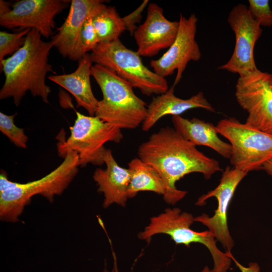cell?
I'll return each instance as SVG.
<instances>
[{"label": "cell", "instance_id": "18", "mask_svg": "<svg viewBox=\"0 0 272 272\" xmlns=\"http://www.w3.org/2000/svg\"><path fill=\"white\" fill-rule=\"evenodd\" d=\"M172 86L165 93L154 97L148 106L147 116L142 123V130L149 131L162 117L180 115L188 110L202 108L214 112V108L201 91L190 98L183 99L175 96Z\"/></svg>", "mask_w": 272, "mask_h": 272}, {"label": "cell", "instance_id": "2", "mask_svg": "<svg viewBox=\"0 0 272 272\" xmlns=\"http://www.w3.org/2000/svg\"><path fill=\"white\" fill-rule=\"evenodd\" d=\"M38 31L32 29L24 45L16 53L0 61L5 80L0 90V99L12 98L18 107L27 92L39 97L46 103L51 92L45 79L49 72L55 73L48 62V56L54 47L52 40L44 41Z\"/></svg>", "mask_w": 272, "mask_h": 272}, {"label": "cell", "instance_id": "10", "mask_svg": "<svg viewBox=\"0 0 272 272\" xmlns=\"http://www.w3.org/2000/svg\"><path fill=\"white\" fill-rule=\"evenodd\" d=\"M227 21L235 33V48L229 61L218 69L238 74L239 77L248 75L258 70L254 49L262 34V29L251 16L248 8L242 4L233 7Z\"/></svg>", "mask_w": 272, "mask_h": 272}, {"label": "cell", "instance_id": "3", "mask_svg": "<svg viewBox=\"0 0 272 272\" xmlns=\"http://www.w3.org/2000/svg\"><path fill=\"white\" fill-rule=\"evenodd\" d=\"M79 156L69 152L62 162L44 177L26 183L13 182L4 170L0 173V219L15 223L23 212L31 198L40 195L49 202L55 196L61 194L68 187L79 171Z\"/></svg>", "mask_w": 272, "mask_h": 272}, {"label": "cell", "instance_id": "25", "mask_svg": "<svg viewBox=\"0 0 272 272\" xmlns=\"http://www.w3.org/2000/svg\"><path fill=\"white\" fill-rule=\"evenodd\" d=\"M95 15H91L86 19L81 31V44L83 50L85 54L92 51L99 43L93 23V17Z\"/></svg>", "mask_w": 272, "mask_h": 272}, {"label": "cell", "instance_id": "16", "mask_svg": "<svg viewBox=\"0 0 272 272\" xmlns=\"http://www.w3.org/2000/svg\"><path fill=\"white\" fill-rule=\"evenodd\" d=\"M104 164L106 168L96 169L93 175L98 186V191L104 196L103 207L107 208L113 203L124 207L128 198L130 171L128 168L118 164L110 149L106 151Z\"/></svg>", "mask_w": 272, "mask_h": 272}, {"label": "cell", "instance_id": "4", "mask_svg": "<svg viewBox=\"0 0 272 272\" xmlns=\"http://www.w3.org/2000/svg\"><path fill=\"white\" fill-rule=\"evenodd\" d=\"M91 75L103 96L95 116L120 129H134L143 123L148 106L134 94L131 84L113 71L97 64L92 65Z\"/></svg>", "mask_w": 272, "mask_h": 272}, {"label": "cell", "instance_id": "14", "mask_svg": "<svg viewBox=\"0 0 272 272\" xmlns=\"http://www.w3.org/2000/svg\"><path fill=\"white\" fill-rule=\"evenodd\" d=\"M105 5L101 0H72L68 15L52 37L54 47L63 57L80 60L86 54L81 41L83 25L90 16L97 14Z\"/></svg>", "mask_w": 272, "mask_h": 272}, {"label": "cell", "instance_id": "13", "mask_svg": "<svg viewBox=\"0 0 272 272\" xmlns=\"http://www.w3.org/2000/svg\"><path fill=\"white\" fill-rule=\"evenodd\" d=\"M197 18L194 14L188 18L180 15L179 29L176 38L159 58L152 60L150 65L159 76L165 78L177 71L173 86L181 80L188 63L197 61L201 56L199 46L195 40Z\"/></svg>", "mask_w": 272, "mask_h": 272}, {"label": "cell", "instance_id": "28", "mask_svg": "<svg viewBox=\"0 0 272 272\" xmlns=\"http://www.w3.org/2000/svg\"><path fill=\"white\" fill-rule=\"evenodd\" d=\"M12 5L10 2L4 0L0 1V16L9 13L12 8Z\"/></svg>", "mask_w": 272, "mask_h": 272}, {"label": "cell", "instance_id": "17", "mask_svg": "<svg viewBox=\"0 0 272 272\" xmlns=\"http://www.w3.org/2000/svg\"><path fill=\"white\" fill-rule=\"evenodd\" d=\"M92 61L86 53L80 60L77 69L67 74L51 75L48 79L69 91L75 98L78 107L86 109L95 116L99 100L95 97L91 85Z\"/></svg>", "mask_w": 272, "mask_h": 272}, {"label": "cell", "instance_id": "6", "mask_svg": "<svg viewBox=\"0 0 272 272\" xmlns=\"http://www.w3.org/2000/svg\"><path fill=\"white\" fill-rule=\"evenodd\" d=\"M76 112L69 137L66 140L60 139L57 143L58 156L63 158L67 152H75L78 155L80 166L88 164L101 166L104 164L105 144L119 143L123 138L121 130L96 116Z\"/></svg>", "mask_w": 272, "mask_h": 272}, {"label": "cell", "instance_id": "15", "mask_svg": "<svg viewBox=\"0 0 272 272\" xmlns=\"http://www.w3.org/2000/svg\"><path fill=\"white\" fill-rule=\"evenodd\" d=\"M147 10L145 21L133 35L139 55L152 57L171 46L177 35L179 23L168 20L163 9L155 3H150Z\"/></svg>", "mask_w": 272, "mask_h": 272}, {"label": "cell", "instance_id": "24", "mask_svg": "<svg viewBox=\"0 0 272 272\" xmlns=\"http://www.w3.org/2000/svg\"><path fill=\"white\" fill-rule=\"evenodd\" d=\"M248 10L253 18L261 27L272 26V10L268 0H249Z\"/></svg>", "mask_w": 272, "mask_h": 272}, {"label": "cell", "instance_id": "23", "mask_svg": "<svg viewBox=\"0 0 272 272\" xmlns=\"http://www.w3.org/2000/svg\"><path fill=\"white\" fill-rule=\"evenodd\" d=\"M30 30L27 29L16 33L0 31V61L6 56L14 54L24 45Z\"/></svg>", "mask_w": 272, "mask_h": 272}, {"label": "cell", "instance_id": "30", "mask_svg": "<svg viewBox=\"0 0 272 272\" xmlns=\"http://www.w3.org/2000/svg\"><path fill=\"white\" fill-rule=\"evenodd\" d=\"M113 257V268L112 272H119L117 264V260L115 253L112 251Z\"/></svg>", "mask_w": 272, "mask_h": 272}, {"label": "cell", "instance_id": "31", "mask_svg": "<svg viewBox=\"0 0 272 272\" xmlns=\"http://www.w3.org/2000/svg\"><path fill=\"white\" fill-rule=\"evenodd\" d=\"M201 272H213L212 270L210 269L208 266L204 267Z\"/></svg>", "mask_w": 272, "mask_h": 272}, {"label": "cell", "instance_id": "8", "mask_svg": "<svg viewBox=\"0 0 272 272\" xmlns=\"http://www.w3.org/2000/svg\"><path fill=\"white\" fill-rule=\"evenodd\" d=\"M216 128L231 145L230 160L233 167L248 173L262 169L263 164L272 159L271 134L233 117L220 120Z\"/></svg>", "mask_w": 272, "mask_h": 272}, {"label": "cell", "instance_id": "26", "mask_svg": "<svg viewBox=\"0 0 272 272\" xmlns=\"http://www.w3.org/2000/svg\"><path fill=\"white\" fill-rule=\"evenodd\" d=\"M149 1H144L143 3L133 12L123 17L126 26L127 30L129 31L131 35H133V33L137 27L135 24L139 23L142 19V13Z\"/></svg>", "mask_w": 272, "mask_h": 272}, {"label": "cell", "instance_id": "12", "mask_svg": "<svg viewBox=\"0 0 272 272\" xmlns=\"http://www.w3.org/2000/svg\"><path fill=\"white\" fill-rule=\"evenodd\" d=\"M71 1L21 0L14 3L11 11L0 16L1 26L20 31L34 29L48 38L55 28V17L67 7Z\"/></svg>", "mask_w": 272, "mask_h": 272}, {"label": "cell", "instance_id": "22", "mask_svg": "<svg viewBox=\"0 0 272 272\" xmlns=\"http://www.w3.org/2000/svg\"><path fill=\"white\" fill-rule=\"evenodd\" d=\"M16 113L7 115L0 112V130L16 146L26 149L28 138L25 133L24 129L16 125L14 118Z\"/></svg>", "mask_w": 272, "mask_h": 272}, {"label": "cell", "instance_id": "19", "mask_svg": "<svg viewBox=\"0 0 272 272\" xmlns=\"http://www.w3.org/2000/svg\"><path fill=\"white\" fill-rule=\"evenodd\" d=\"M172 121L174 128L187 141L195 146L208 147L224 158L230 159L231 145L219 138L216 126L212 123L197 118L188 119L180 115L172 116Z\"/></svg>", "mask_w": 272, "mask_h": 272}, {"label": "cell", "instance_id": "1", "mask_svg": "<svg viewBox=\"0 0 272 272\" xmlns=\"http://www.w3.org/2000/svg\"><path fill=\"white\" fill-rule=\"evenodd\" d=\"M138 154L140 159L159 173L166 186L163 198L172 205L181 200L187 193L175 186L185 175L198 172L208 180L222 170L217 160L206 156L174 127L169 126L151 134L139 146Z\"/></svg>", "mask_w": 272, "mask_h": 272}, {"label": "cell", "instance_id": "11", "mask_svg": "<svg viewBox=\"0 0 272 272\" xmlns=\"http://www.w3.org/2000/svg\"><path fill=\"white\" fill-rule=\"evenodd\" d=\"M247 173L227 166L223 172L218 185L199 197L196 202V205L201 206L209 198H217L218 207L213 216L202 214L195 217L194 220L207 227L226 250H231L234 245L227 224L228 210L237 186Z\"/></svg>", "mask_w": 272, "mask_h": 272}, {"label": "cell", "instance_id": "20", "mask_svg": "<svg viewBox=\"0 0 272 272\" xmlns=\"http://www.w3.org/2000/svg\"><path fill=\"white\" fill-rule=\"evenodd\" d=\"M131 178L128 198L134 197L138 192L149 191L163 196L166 192L165 184L158 171L141 159L135 158L128 163Z\"/></svg>", "mask_w": 272, "mask_h": 272}, {"label": "cell", "instance_id": "9", "mask_svg": "<svg viewBox=\"0 0 272 272\" xmlns=\"http://www.w3.org/2000/svg\"><path fill=\"white\" fill-rule=\"evenodd\" d=\"M235 97L248 113L246 123L272 135V74L258 69L239 77Z\"/></svg>", "mask_w": 272, "mask_h": 272}, {"label": "cell", "instance_id": "32", "mask_svg": "<svg viewBox=\"0 0 272 272\" xmlns=\"http://www.w3.org/2000/svg\"><path fill=\"white\" fill-rule=\"evenodd\" d=\"M103 272H109L107 269H104Z\"/></svg>", "mask_w": 272, "mask_h": 272}, {"label": "cell", "instance_id": "21", "mask_svg": "<svg viewBox=\"0 0 272 272\" xmlns=\"http://www.w3.org/2000/svg\"><path fill=\"white\" fill-rule=\"evenodd\" d=\"M93 23L99 43L118 39L121 34L127 30L123 18L112 6L105 5L93 17Z\"/></svg>", "mask_w": 272, "mask_h": 272}, {"label": "cell", "instance_id": "27", "mask_svg": "<svg viewBox=\"0 0 272 272\" xmlns=\"http://www.w3.org/2000/svg\"><path fill=\"white\" fill-rule=\"evenodd\" d=\"M226 255L232 260L237 267H238L241 272H259L260 267L256 262H250L247 267H245L240 264L233 256L231 250H226L225 252Z\"/></svg>", "mask_w": 272, "mask_h": 272}, {"label": "cell", "instance_id": "5", "mask_svg": "<svg viewBox=\"0 0 272 272\" xmlns=\"http://www.w3.org/2000/svg\"><path fill=\"white\" fill-rule=\"evenodd\" d=\"M90 55L93 62L113 71L145 95H159L169 89L166 79L145 66L138 52L127 48L119 39L99 43Z\"/></svg>", "mask_w": 272, "mask_h": 272}, {"label": "cell", "instance_id": "29", "mask_svg": "<svg viewBox=\"0 0 272 272\" xmlns=\"http://www.w3.org/2000/svg\"><path fill=\"white\" fill-rule=\"evenodd\" d=\"M262 169L264 170L272 177V159L267 161L263 164Z\"/></svg>", "mask_w": 272, "mask_h": 272}, {"label": "cell", "instance_id": "7", "mask_svg": "<svg viewBox=\"0 0 272 272\" xmlns=\"http://www.w3.org/2000/svg\"><path fill=\"white\" fill-rule=\"evenodd\" d=\"M194 218L191 214L182 212L179 208H167L163 213L152 217L144 231L139 233L138 237L149 242L154 235L165 234L176 244L189 247L191 243L202 244L212 256L213 271L227 272L230 267L231 259L218 248L215 238L209 230L196 232L190 228Z\"/></svg>", "mask_w": 272, "mask_h": 272}]
</instances>
